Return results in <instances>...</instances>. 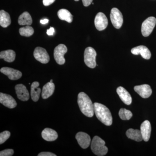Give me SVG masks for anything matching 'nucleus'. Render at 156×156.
Wrapping results in <instances>:
<instances>
[{
    "mask_svg": "<svg viewBox=\"0 0 156 156\" xmlns=\"http://www.w3.org/2000/svg\"><path fill=\"white\" fill-rule=\"evenodd\" d=\"M11 136V133L9 131H3L0 134V144L4 143Z\"/></svg>",
    "mask_w": 156,
    "mask_h": 156,
    "instance_id": "cd10ccee",
    "label": "nucleus"
},
{
    "mask_svg": "<svg viewBox=\"0 0 156 156\" xmlns=\"http://www.w3.org/2000/svg\"><path fill=\"white\" fill-rule=\"evenodd\" d=\"M40 83L39 82H34L31 85L30 95L32 100L35 102L38 101L40 98V94L41 92V88H39Z\"/></svg>",
    "mask_w": 156,
    "mask_h": 156,
    "instance_id": "6ab92c4d",
    "label": "nucleus"
},
{
    "mask_svg": "<svg viewBox=\"0 0 156 156\" xmlns=\"http://www.w3.org/2000/svg\"><path fill=\"white\" fill-rule=\"evenodd\" d=\"M97 53L92 47L86 48L84 52V62L88 67L90 68H95L97 64L96 56Z\"/></svg>",
    "mask_w": 156,
    "mask_h": 156,
    "instance_id": "20e7f679",
    "label": "nucleus"
},
{
    "mask_svg": "<svg viewBox=\"0 0 156 156\" xmlns=\"http://www.w3.org/2000/svg\"><path fill=\"white\" fill-rule=\"evenodd\" d=\"M55 0H43V2L44 5L48 6L50 5L55 2Z\"/></svg>",
    "mask_w": 156,
    "mask_h": 156,
    "instance_id": "7c9ffc66",
    "label": "nucleus"
},
{
    "mask_svg": "<svg viewBox=\"0 0 156 156\" xmlns=\"http://www.w3.org/2000/svg\"><path fill=\"white\" fill-rule=\"evenodd\" d=\"M16 57V53L14 50H9L1 52L0 58L4 59L7 62H11L14 61Z\"/></svg>",
    "mask_w": 156,
    "mask_h": 156,
    "instance_id": "4be33fe9",
    "label": "nucleus"
},
{
    "mask_svg": "<svg viewBox=\"0 0 156 156\" xmlns=\"http://www.w3.org/2000/svg\"><path fill=\"white\" fill-rule=\"evenodd\" d=\"M53 80H50V83H53Z\"/></svg>",
    "mask_w": 156,
    "mask_h": 156,
    "instance_id": "f704fd0d",
    "label": "nucleus"
},
{
    "mask_svg": "<svg viewBox=\"0 0 156 156\" xmlns=\"http://www.w3.org/2000/svg\"><path fill=\"white\" fill-rule=\"evenodd\" d=\"M117 93L124 103L127 105H130L132 102V98L130 93L125 88L122 87L117 89Z\"/></svg>",
    "mask_w": 156,
    "mask_h": 156,
    "instance_id": "f3484780",
    "label": "nucleus"
},
{
    "mask_svg": "<svg viewBox=\"0 0 156 156\" xmlns=\"http://www.w3.org/2000/svg\"><path fill=\"white\" fill-rule=\"evenodd\" d=\"M105 143L100 137L95 136L91 143V148L92 152L96 155L103 156L106 155L108 149L105 146Z\"/></svg>",
    "mask_w": 156,
    "mask_h": 156,
    "instance_id": "7ed1b4c3",
    "label": "nucleus"
},
{
    "mask_svg": "<svg viewBox=\"0 0 156 156\" xmlns=\"http://www.w3.org/2000/svg\"><path fill=\"white\" fill-rule=\"evenodd\" d=\"M78 104L81 112L86 116L91 118L94 115V106L90 98L83 92L78 94Z\"/></svg>",
    "mask_w": 156,
    "mask_h": 156,
    "instance_id": "f257e3e1",
    "label": "nucleus"
},
{
    "mask_svg": "<svg viewBox=\"0 0 156 156\" xmlns=\"http://www.w3.org/2000/svg\"><path fill=\"white\" fill-rule=\"evenodd\" d=\"M14 153V151L11 149H8L0 152L1 156H12Z\"/></svg>",
    "mask_w": 156,
    "mask_h": 156,
    "instance_id": "c85d7f7f",
    "label": "nucleus"
},
{
    "mask_svg": "<svg viewBox=\"0 0 156 156\" xmlns=\"http://www.w3.org/2000/svg\"><path fill=\"white\" fill-rule=\"evenodd\" d=\"M132 112L130 111L125 108L120 109L119 112V116L120 118L123 120H129L132 117Z\"/></svg>",
    "mask_w": 156,
    "mask_h": 156,
    "instance_id": "bb28decb",
    "label": "nucleus"
},
{
    "mask_svg": "<svg viewBox=\"0 0 156 156\" xmlns=\"http://www.w3.org/2000/svg\"><path fill=\"white\" fill-rule=\"evenodd\" d=\"M134 90L140 96L144 98L149 97L152 93L150 86L147 84L135 86Z\"/></svg>",
    "mask_w": 156,
    "mask_h": 156,
    "instance_id": "4468645a",
    "label": "nucleus"
},
{
    "mask_svg": "<svg viewBox=\"0 0 156 156\" xmlns=\"http://www.w3.org/2000/svg\"><path fill=\"white\" fill-rule=\"evenodd\" d=\"M131 52L134 55L140 54L143 58L146 59H150L151 56L149 50L146 47L143 45L132 48L131 50Z\"/></svg>",
    "mask_w": 156,
    "mask_h": 156,
    "instance_id": "2eb2a0df",
    "label": "nucleus"
},
{
    "mask_svg": "<svg viewBox=\"0 0 156 156\" xmlns=\"http://www.w3.org/2000/svg\"><path fill=\"white\" fill-rule=\"evenodd\" d=\"M94 112L97 119L105 126H111L112 117L109 109L105 105L97 102L94 103Z\"/></svg>",
    "mask_w": 156,
    "mask_h": 156,
    "instance_id": "f03ea898",
    "label": "nucleus"
},
{
    "mask_svg": "<svg viewBox=\"0 0 156 156\" xmlns=\"http://www.w3.org/2000/svg\"><path fill=\"white\" fill-rule=\"evenodd\" d=\"M38 156H56L55 154L49 152H43L40 153L38 155Z\"/></svg>",
    "mask_w": 156,
    "mask_h": 156,
    "instance_id": "c756f323",
    "label": "nucleus"
},
{
    "mask_svg": "<svg viewBox=\"0 0 156 156\" xmlns=\"http://www.w3.org/2000/svg\"><path fill=\"white\" fill-rule=\"evenodd\" d=\"M41 135L43 139L48 141H53L58 138V134L55 130L46 128L42 131Z\"/></svg>",
    "mask_w": 156,
    "mask_h": 156,
    "instance_id": "a211bd4d",
    "label": "nucleus"
},
{
    "mask_svg": "<svg viewBox=\"0 0 156 156\" xmlns=\"http://www.w3.org/2000/svg\"><path fill=\"white\" fill-rule=\"evenodd\" d=\"M110 19L112 24L115 28L119 29L122 27L123 23L122 13L117 8H113L110 13Z\"/></svg>",
    "mask_w": 156,
    "mask_h": 156,
    "instance_id": "0eeeda50",
    "label": "nucleus"
},
{
    "mask_svg": "<svg viewBox=\"0 0 156 156\" xmlns=\"http://www.w3.org/2000/svg\"><path fill=\"white\" fill-rule=\"evenodd\" d=\"M95 25L98 30L102 31L105 29L108 25V20L105 14L99 12L95 16Z\"/></svg>",
    "mask_w": 156,
    "mask_h": 156,
    "instance_id": "1a4fd4ad",
    "label": "nucleus"
},
{
    "mask_svg": "<svg viewBox=\"0 0 156 156\" xmlns=\"http://www.w3.org/2000/svg\"><path fill=\"white\" fill-rule=\"evenodd\" d=\"M126 136L129 139L133 140L137 142L143 140V137L140 130L130 128L126 131Z\"/></svg>",
    "mask_w": 156,
    "mask_h": 156,
    "instance_id": "412c9836",
    "label": "nucleus"
},
{
    "mask_svg": "<svg viewBox=\"0 0 156 156\" xmlns=\"http://www.w3.org/2000/svg\"><path fill=\"white\" fill-rule=\"evenodd\" d=\"M11 23V17L9 13L4 10H1L0 11V25L4 28H6Z\"/></svg>",
    "mask_w": 156,
    "mask_h": 156,
    "instance_id": "5701e85b",
    "label": "nucleus"
},
{
    "mask_svg": "<svg viewBox=\"0 0 156 156\" xmlns=\"http://www.w3.org/2000/svg\"><path fill=\"white\" fill-rule=\"evenodd\" d=\"M140 128L143 139L146 142H147L150 138L151 131V127L149 121L148 120L144 121L140 126Z\"/></svg>",
    "mask_w": 156,
    "mask_h": 156,
    "instance_id": "dca6fc26",
    "label": "nucleus"
},
{
    "mask_svg": "<svg viewBox=\"0 0 156 156\" xmlns=\"http://www.w3.org/2000/svg\"><path fill=\"white\" fill-rule=\"evenodd\" d=\"M0 71L4 74L7 76L10 80H19L22 76L21 72L18 70L15 69L10 67H2Z\"/></svg>",
    "mask_w": 156,
    "mask_h": 156,
    "instance_id": "9d476101",
    "label": "nucleus"
},
{
    "mask_svg": "<svg viewBox=\"0 0 156 156\" xmlns=\"http://www.w3.org/2000/svg\"><path fill=\"white\" fill-rule=\"evenodd\" d=\"M67 48L64 44H60L55 48L54 50V57L56 62L59 65L65 63L64 55L67 52Z\"/></svg>",
    "mask_w": 156,
    "mask_h": 156,
    "instance_id": "423d86ee",
    "label": "nucleus"
},
{
    "mask_svg": "<svg viewBox=\"0 0 156 156\" xmlns=\"http://www.w3.org/2000/svg\"><path fill=\"white\" fill-rule=\"evenodd\" d=\"M34 58L43 64L48 63L50 61V56L47 50L41 47H37L34 52Z\"/></svg>",
    "mask_w": 156,
    "mask_h": 156,
    "instance_id": "6e6552de",
    "label": "nucleus"
},
{
    "mask_svg": "<svg viewBox=\"0 0 156 156\" xmlns=\"http://www.w3.org/2000/svg\"><path fill=\"white\" fill-rule=\"evenodd\" d=\"M48 22H49V20L47 19L41 20H40L41 23L43 24H46V23H48Z\"/></svg>",
    "mask_w": 156,
    "mask_h": 156,
    "instance_id": "72a5a7b5",
    "label": "nucleus"
},
{
    "mask_svg": "<svg viewBox=\"0 0 156 156\" xmlns=\"http://www.w3.org/2000/svg\"><path fill=\"white\" fill-rule=\"evenodd\" d=\"M0 103L9 108H14L17 105L16 101L11 95L2 92L0 93Z\"/></svg>",
    "mask_w": 156,
    "mask_h": 156,
    "instance_id": "f8f14e48",
    "label": "nucleus"
},
{
    "mask_svg": "<svg viewBox=\"0 0 156 156\" xmlns=\"http://www.w3.org/2000/svg\"><path fill=\"white\" fill-rule=\"evenodd\" d=\"M76 139L77 140L79 145L83 149H86L89 147L91 143L90 136L84 132H78L76 134Z\"/></svg>",
    "mask_w": 156,
    "mask_h": 156,
    "instance_id": "9b49d317",
    "label": "nucleus"
},
{
    "mask_svg": "<svg viewBox=\"0 0 156 156\" xmlns=\"http://www.w3.org/2000/svg\"><path fill=\"white\" fill-rule=\"evenodd\" d=\"M55 90V85L53 83H47L43 87L42 92V97L46 99L53 95Z\"/></svg>",
    "mask_w": 156,
    "mask_h": 156,
    "instance_id": "aec40b11",
    "label": "nucleus"
},
{
    "mask_svg": "<svg viewBox=\"0 0 156 156\" xmlns=\"http://www.w3.org/2000/svg\"><path fill=\"white\" fill-rule=\"evenodd\" d=\"M57 15L58 18L61 20H65L66 22H72L73 16L68 10L65 9H62L58 11Z\"/></svg>",
    "mask_w": 156,
    "mask_h": 156,
    "instance_id": "393cba45",
    "label": "nucleus"
},
{
    "mask_svg": "<svg viewBox=\"0 0 156 156\" xmlns=\"http://www.w3.org/2000/svg\"><path fill=\"white\" fill-rule=\"evenodd\" d=\"M32 22L30 14L27 11L23 12L18 18V22L20 25H30Z\"/></svg>",
    "mask_w": 156,
    "mask_h": 156,
    "instance_id": "b1692460",
    "label": "nucleus"
},
{
    "mask_svg": "<svg viewBox=\"0 0 156 156\" xmlns=\"http://www.w3.org/2000/svg\"><path fill=\"white\" fill-rule=\"evenodd\" d=\"M75 1H76V2H78V1H80V0H74Z\"/></svg>",
    "mask_w": 156,
    "mask_h": 156,
    "instance_id": "c9c22d12",
    "label": "nucleus"
},
{
    "mask_svg": "<svg viewBox=\"0 0 156 156\" xmlns=\"http://www.w3.org/2000/svg\"><path fill=\"white\" fill-rule=\"evenodd\" d=\"M55 32V30L53 27H51L47 30V34L48 36H53Z\"/></svg>",
    "mask_w": 156,
    "mask_h": 156,
    "instance_id": "2f4dec72",
    "label": "nucleus"
},
{
    "mask_svg": "<svg viewBox=\"0 0 156 156\" xmlns=\"http://www.w3.org/2000/svg\"><path fill=\"white\" fill-rule=\"evenodd\" d=\"M17 97L22 101H27L30 98L29 93L26 87L22 84H17L15 87Z\"/></svg>",
    "mask_w": 156,
    "mask_h": 156,
    "instance_id": "ddd939ff",
    "label": "nucleus"
},
{
    "mask_svg": "<svg viewBox=\"0 0 156 156\" xmlns=\"http://www.w3.org/2000/svg\"><path fill=\"white\" fill-rule=\"evenodd\" d=\"M19 33L22 36L29 37L34 34V30L31 27L27 25L20 28Z\"/></svg>",
    "mask_w": 156,
    "mask_h": 156,
    "instance_id": "a878e982",
    "label": "nucleus"
},
{
    "mask_svg": "<svg viewBox=\"0 0 156 156\" xmlns=\"http://www.w3.org/2000/svg\"><path fill=\"white\" fill-rule=\"evenodd\" d=\"M93 0H82L83 5L85 7H88L91 5Z\"/></svg>",
    "mask_w": 156,
    "mask_h": 156,
    "instance_id": "473e14b6",
    "label": "nucleus"
},
{
    "mask_svg": "<svg viewBox=\"0 0 156 156\" xmlns=\"http://www.w3.org/2000/svg\"><path fill=\"white\" fill-rule=\"evenodd\" d=\"M156 23L155 17H151L147 18L143 22L141 26V33L144 37L149 36L152 32Z\"/></svg>",
    "mask_w": 156,
    "mask_h": 156,
    "instance_id": "39448f33",
    "label": "nucleus"
}]
</instances>
